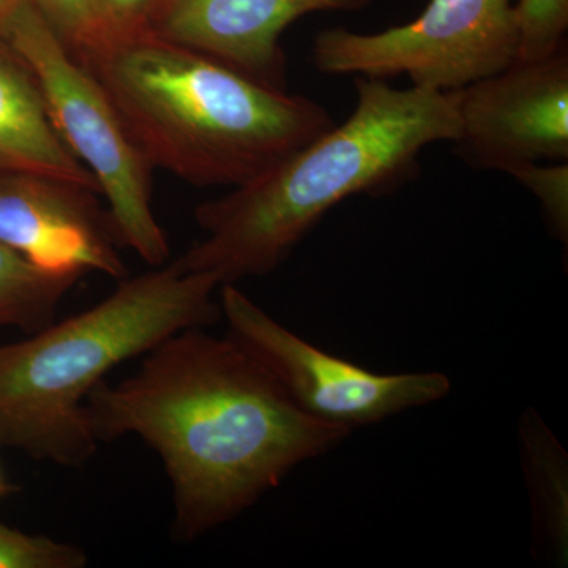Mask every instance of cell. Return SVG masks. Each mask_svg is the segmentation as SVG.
Segmentation results:
<instances>
[{
  "label": "cell",
  "instance_id": "6da1fadb",
  "mask_svg": "<svg viewBox=\"0 0 568 568\" xmlns=\"http://www.w3.org/2000/svg\"><path fill=\"white\" fill-rule=\"evenodd\" d=\"M100 440L133 435L159 454L183 540L233 521L353 429L306 414L244 346L189 328L164 339L133 376L85 399Z\"/></svg>",
  "mask_w": 568,
  "mask_h": 568
},
{
  "label": "cell",
  "instance_id": "7a4b0ae2",
  "mask_svg": "<svg viewBox=\"0 0 568 568\" xmlns=\"http://www.w3.org/2000/svg\"><path fill=\"white\" fill-rule=\"evenodd\" d=\"M353 114L233 192L197 205L203 241L174 260L220 284L276 271L336 205L387 193L418 173L420 153L458 136V91L396 89L355 78Z\"/></svg>",
  "mask_w": 568,
  "mask_h": 568
},
{
  "label": "cell",
  "instance_id": "3957f363",
  "mask_svg": "<svg viewBox=\"0 0 568 568\" xmlns=\"http://www.w3.org/2000/svg\"><path fill=\"white\" fill-rule=\"evenodd\" d=\"M152 168L200 186L252 181L334 125L323 104L151 33L77 59Z\"/></svg>",
  "mask_w": 568,
  "mask_h": 568
},
{
  "label": "cell",
  "instance_id": "277c9868",
  "mask_svg": "<svg viewBox=\"0 0 568 568\" xmlns=\"http://www.w3.org/2000/svg\"><path fill=\"white\" fill-rule=\"evenodd\" d=\"M85 312L0 346V447L62 466L95 454L85 399L119 365L189 328L222 320L212 274L173 264L119 280Z\"/></svg>",
  "mask_w": 568,
  "mask_h": 568
},
{
  "label": "cell",
  "instance_id": "5b68a950",
  "mask_svg": "<svg viewBox=\"0 0 568 568\" xmlns=\"http://www.w3.org/2000/svg\"><path fill=\"white\" fill-rule=\"evenodd\" d=\"M0 40L32 71L55 132L106 197L119 245L152 265L168 264L170 242L152 211V170L99 80L77 61L31 2Z\"/></svg>",
  "mask_w": 568,
  "mask_h": 568
},
{
  "label": "cell",
  "instance_id": "8992f818",
  "mask_svg": "<svg viewBox=\"0 0 568 568\" xmlns=\"http://www.w3.org/2000/svg\"><path fill=\"white\" fill-rule=\"evenodd\" d=\"M514 7L515 0H429L416 20L383 32L321 31L313 62L325 74H406L416 88L462 91L518 61Z\"/></svg>",
  "mask_w": 568,
  "mask_h": 568
},
{
  "label": "cell",
  "instance_id": "52a82bcc",
  "mask_svg": "<svg viewBox=\"0 0 568 568\" xmlns=\"http://www.w3.org/2000/svg\"><path fill=\"white\" fill-rule=\"evenodd\" d=\"M227 335L275 377L295 405L328 424L357 426L443 402L450 377L439 372L383 375L327 353L284 327L235 283L220 286Z\"/></svg>",
  "mask_w": 568,
  "mask_h": 568
},
{
  "label": "cell",
  "instance_id": "ba28073f",
  "mask_svg": "<svg viewBox=\"0 0 568 568\" xmlns=\"http://www.w3.org/2000/svg\"><path fill=\"white\" fill-rule=\"evenodd\" d=\"M454 144L470 166L506 174L526 164L567 162V47L458 91Z\"/></svg>",
  "mask_w": 568,
  "mask_h": 568
},
{
  "label": "cell",
  "instance_id": "9c48e42d",
  "mask_svg": "<svg viewBox=\"0 0 568 568\" xmlns=\"http://www.w3.org/2000/svg\"><path fill=\"white\" fill-rule=\"evenodd\" d=\"M95 194L48 175L0 174V244L47 274L125 278L110 219Z\"/></svg>",
  "mask_w": 568,
  "mask_h": 568
},
{
  "label": "cell",
  "instance_id": "30bf717a",
  "mask_svg": "<svg viewBox=\"0 0 568 568\" xmlns=\"http://www.w3.org/2000/svg\"><path fill=\"white\" fill-rule=\"evenodd\" d=\"M372 0H160L145 32L286 89L283 32L316 11H353Z\"/></svg>",
  "mask_w": 568,
  "mask_h": 568
},
{
  "label": "cell",
  "instance_id": "8fae6325",
  "mask_svg": "<svg viewBox=\"0 0 568 568\" xmlns=\"http://www.w3.org/2000/svg\"><path fill=\"white\" fill-rule=\"evenodd\" d=\"M48 175L100 193L55 132L32 71L0 40V174Z\"/></svg>",
  "mask_w": 568,
  "mask_h": 568
},
{
  "label": "cell",
  "instance_id": "7c38bea8",
  "mask_svg": "<svg viewBox=\"0 0 568 568\" xmlns=\"http://www.w3.org/2000/svg\"><path fill=\"white\" fill-rule=\"evenodd\" d=\"M519 462L528 489L532 551L551 567L568 562V454L536 409L518 420Z\"/></svg>",
  "mask_w": 568,
  "mask_h": 568
},
{
  "label": "cell",
  "instance_id": "4fadbf2b",
  "mask_svg": "<svg viewBox=\"0 0 568 568\" xmlns=\"http://www.w3.org/2000/svg\"><path fill=\"white\" fill-rule=\"evenodd\" d=\"M77 276L47 274L20 253L0 244V327L40 331L54 321Z\"/></svg>",
  "mask_w": 568,
  "mask_h": 568
},
{
  "label": "cell",
  "instance_id": "5bb4252c",
  "mask_svg": "<svg viewBox=\"0 0 568 568\" xmlns=\"http://www.w3.org/2000/svg\"><path fill=\"white\" fill-rule=\"evenodd\" d=\"M32 3L77 59L115 39L102 0H32Z\"/></svg>",
  "mask_w": 568,
  "mask_h": 568
},
{
  "label": "cell",
  "instance_id": "9a60e30c",
  "mask_svg": "<svg viewBox=\"0 0 568 568\" xmlns=\"http://www.w3.org/2000/svg\"><path fill=\"white\" fill-rule=\"evenodd\" d=\"M518 61L551 58L567 47L568 0H515Z\"/></svg>",
  "mask_w": 568,
  "mask_h": 568
},
{
  "label": "cell",
  "instance_id": "2e32d148",
  "mask_svg": "<svg viewBox=\"0 0 568 568\" xmlns=\"http://www.w3.org/2000/svg\"><path fill=\"white\" fill-rule=\"evenodd\" d=\"M80 547L47 536H32L0 523V568H82Z\"/></svg>",
  "mask_w": 568,
  "mask_h": 568
},
{
  "label": "cell",
  "instance_id": "e0dca14e",
  "mask_svg": "<svg viewBox=\"0 0 568 568\" xmlns=\"http://www.w3.org/2000/svg\"><path fill=\"white\" fill-rule=\"evenodd\" d=\"M511 178L537 197L549 233L560 244H568V164L534 163L518 168Z\"/></svg>",
  "mask_w": 568,
  "mask_h": 568
},
{
  "label": "cell",
  "instance_id": "ac0fdd59",
  "mask_svg": "<svg viewBox=\"0 0 568 568\" xmlns=\"http://www.w3.org/2000/svg\"><path fill=\"white\" fill-rule=\"evenodd\" d=\"M160 0H102L103 11L115 39L145 32Z\"/></svg>",
  "mask_w": 568,
  "mask_h": 568
},
{
  "label": "cell",
  "instance_id": "d6986e66",
  "mask_svg": "<svg viewBox=\"0 0 568 568\" xmlns=\"http://www.w3.org/2000/svg\"><path fill=\"white\" fill-rule=\"evenodd\" d=\"M28 2H31V0H0V33H2L7 22L14 17V13Z\"/></svg>",
  "mask_w": 568,
  "mask_h": 568
},
{
  "label": "cell",
  "instance_id": "ffe728a7",
  "mask_svg": "<svg viewBox=\"0 0 568 568\" xmlns=\"http://www.w3.org/2000/svg\"><path fill=\"white\" fill-rule=\"evenodd\" d=\"M10 491L9 481L6 480L2 469H0V497L6 496Z\"/></svg>",
  "mask_w": 568,
  "mask_h": 568
}]
</instances>
